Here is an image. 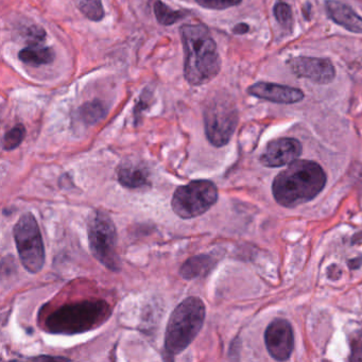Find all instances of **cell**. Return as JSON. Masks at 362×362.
I'll list each match as a JSON object with an SVG mask.
<instances>
[{"label": "cell", "instance_id": "6da1fadb", "mask_svg": "<svg viewBox=\"0 0 362 362\" xmlns=\"http://www.w3.org/2000/svg\"><path fill=\"white\" fill-rule=\"evenodd\" d=\"M181 38L185 52V78L195 86L206 84L221 68L217 45L209 28L202 24L183 25Z\"/></svg>", "mask_w": 362, "mask_h": 362}, {"label": "cell", "instance_id": "7a4b0ae2", "mask_svg": "<svg viewBox=\"0 0 362 362\" xmlns=\"http://www.w3.org/2000/svg\"><path fill=\"white\" fill-rule=\"evenodd\" d=\"M326 184L320 165L311 160H294L273 181L274 199L282 206L294 209L316 198Z\"/></svg>", "mask_w": 362, "mask_h": 362}, {"label": "cell", "instance_id": "3957f363", "mask_svg": "<svg viewBox=\"0 0 362 362\" xmlns=\"http://www.w3.org/2000/svg\"><path fill=\"white\" fill-rule=\"evenodd\" d=\"M111 316V307L105 301L86 300L63 305L45 321L48 333L77 335L103 325Z\"/></svg>", "mask_w": 362, "mask_h": 362}, {"label": "cell", "instance_id": "277c9868", "mask_svg": "<svg viewBox=\"0 0 362 362\" xmlns=\"http://www.w3.org/2000/svg\"><path fill=\"white\" fill-rule=\"evenodd\" d=\"M206 309L197 296H189L172 311L165 333V349L170 356L180 355L191 343L204 324Z\"/></svg>", "mask_w": 362, "mask_h": 362}, {"label": "cell", "instance_id": "5b68a950", "mask_svg": "<svg viewBox=\"0 0 362 362\" xmlns=\"http://www.w3.org/2000/svg\"><path fill=\"white\" fill-rule=\"evenodd\" d=\"M87 234L93 257L107 269L118 271L120 262L116 253L117 231L113 219L105 211H91L87 219Z\"/></svg>", "mask_w": 362, "mask_h": 362}, {"label": "cell", "instance_id": "8992f818", "mask_svg": "<svg viewBox=\"0 0 362 362\" xmlns=\"http://www.w3.org/2000/svg\"><path fill=\"white\" fill-rule=\"evenodd\" d=\"M13 236L22 266L30 273H38L45 264V248L38 221L31 213L20 216Z\"/></svg>", "mask_w": 362, "mask_h": 362}, {"label": "cell", "instance_id": "52a82bcc", "mask_svg": "<svg viewBox=\"0 0 362 362\" xmlns=\"http://www.w3.org/2000/svg\"><path fill=\"white\" fill-rule=\"evenodd\" d=\"M218 201V189L211 181H191L176 188L172 206L182 219H194L206 213Z\"/></svg>", "mask_w": 362, "mask_h": 362}, {"label": "cell", "instance_id": "ba28073f", "mask_svg": "<svg viewBox=\"0 0 362 362\" xmlns=\"http://www.w3.org/2000/svg\"><path fill=\"white\" fill-rule=\"evenodd\" d=\"M237 123V109L223 96L215 97L205 107V134L215 147H223L229 142Z\"/></svg>", "mask_w": 362, "mask_h": 362}, {"label": "cell", "instance_id": "9c48e42d", "mask_svg": "<svg viewBox=\"0 0 362 362\" xmlns=\"http://www.w3.org/2000/svg\"><path fill=\"white\" fill-rule=\"evenodd\" d=\"M264 341L270 355L278 361H285L294 349V331L288 321L276 319L264 333Z\"/></svg>", "mask_w": 362, "mask_h": 362}, {"label": "cell", "instance_id": "30bf717a", "mask_svg": "<svg viewBox=\"0 0 362 362\" xmlns=\"http://www.w3.org/2000/svg\"><path fill=\"white\" fill-rule=\"evenodd\" d=\"M289 66L296 76L317 84H329L335 77V67L327 59L299 56L289 61Z\"/></svg>", "mask_w": 362, "mask_h": 362}, {"label": "cell", "instance_id": "8fae6325", "mask_svg": "<svg viewBox=\"0 0 362 362\" xmlns=\"http://www.w3.org/2000/svg\"><path fill=\"white\" fill-rule=\"evenodd\" d=\"M302 146L296 138H278L267 144L260 162L264 166L276 168L292 164L301 156Z\"/></svg>", "mask_w": 362, "mask_h": 362}, {"label": "cell", "instance_id": "7c38bea8", "mask_svg": "<svg viewBox=\"0 0 362 362\" xmlns=\"http://www.w3.org/2000/svg\"><path fill=\"white\" fill-rule=\"evenodd\" d=\"M248 93L257 98L280 105H292L304 99V93L301 89L276 83H255L248 89Z\"/></svg>", "mask_w": 362, "mask_h": 362}, {"label": "cell", "instance_id": "4fadbf2b", "mask_svg": "<svg viewBox=\"0 0 362 362\" xmlns=\"http://www.w3.org/2000/svg\"><path fill=\"white\" fill-rule=\"evenodd\" d=\"M326 11L337 25L354 33H362V17L349 6L337 0H329L326 3Z\"/></svg>", "mask_w": 362, "mask_h": 362}, {"label": "cell", "instance_id": "5bb4252c", "mask_svg": "<svg viewBox=\"0 0 362 362\" xmlns=\"http://www.w3.org/2000/svg\"><path fill=\"white\" fill-rule=\"evenodd\" d=\"M117 179L120 184L127 188H140L150 184L147 168L133 163L120 165L118 167Z\"/></svg>", "mask_w": 362, "mask_h": 362}, {"label": "cell", "instance_id": "9a60e30c", "mask_svg": "<svg viewBox=\"0 0 362 362\" xmlns=\"http://www.w3.org/2000/svg\"><path fill=\"white\" fill-rule=\"evenodd\" d=\"M217 264V260L209 254H201L189 258L183 264L180 270L181 276L184 280H195V278H204Z\"/></svg>", "mask_w": 362, "mask_h": 362}, {"label": "cell", "instance_id": "2e32d148", "mask_svg": "<svg viewBox=\"0 0 362 362\" xmlns=\"http://www.w3.org/2000/svg\"><path fill=\"white\" fill-rule=\"evenodd\" d=\"M18 58L22 62L32 66L50 64L56 58V52L52 47H44L40 45H29L27 48L20 50Z\"/></svg>", "mask_w": 362, "mask_h": 362}, {"label": "cell", "instance_id": "e0dca14e", "mask_svg": "<svg viewBox=\"0 0 362 362\" xmlns=\"http://www.w3.org/2000/svg\"><path fill=\"white\" fill-rule=\"evenodd\" d=\"M107 112H109V107H107V105L99 99H95V100L89 101L81 105L77 112V116L83 125L89 127V126L96 125L105 119Z\"/></svg>", "mask_w": 362, "mask_h": 362}, {"label": "cell", "instance_id": "ac0fdd59", "mask_svg": "<svg viewBox=\"0 0 362 362\" xmlns=\"http://www.w3.org/2000/svg\"><path fill=\"white\" fill-rule=\"evenodd\" d=\"M154 14L156 20L163 26H172L179 20L184 18L187 15L186 11H176L170 9L168 6L165 5L160 0H158L154 3Z\"/></svg>", "mask_w": 362, "mask_h": 362}, {"label": "cell", "instance_id": "d6986e66", "mask_svg": "<svg viewBox=\"0 0 362 362\" xmlns=\"http://www.w3.org/2000/svg\"><path fill=\"white\" fill-rule=\"evenodd\" d=\"M79 9L85 17L93 22H99L105 17V10L101 0H81Z\"/></svg>", "mask_w": 362, "mask_h": 362}, {"label": "cell", "instance_id": "ffe728a7", "mask_svg": "<svg viewBox=\"0 0 362 362\" xmlns=\"http://www.w3.org/2000/svg\"><path fill=\"white\" fill-rule=\"evenodd\" d=\"M26 136V129L22 125H16L11 130L7 132L3 136V150L11 151L15 149L22 144V140Z\"/></svg>", "mask_w": 362, "mask_h": 362}, {"label": "cell", "instance_id": "44dd1931", "mask_svg": "<svg viewBox=\"0 0 362 362\" xmlns=\"http://www.w3.org/2000/svg\"><path fill=\"white\" fill-rule=\"evenodd\" d=\"M274 16L282 27L292 30L294 25V17H292V8L286 3L278 1L274 7Z\"/></svg>", "mask_w": 362, "mask_h": 362}, {"label": "cell", "instance_id": "7402d4cb", "mask_svg": "<svg viewBox=\"0 0 362 362\" xmlns=\"http://www.w3.org/2000/svg\"><path fill=\"white\" fill-rule=\"evenodd\" d=\"M201 7L211 10H225L239 5L243 0H196Z\"/></svg>", "mask_w": 362, "mask_h": 362}, {"label": "cell", "instance_id": "603a6c76", "mask_svg": "<svg viewBox=\"0 0 362 362\" xmlns=\"http://www.w3.org/2000/svg\"><path fill=\"white\" fill-rule=\"evenodd\" d=\"M27 40L29 45H40L46 38V32L40 26H31L27 30Z\"/></svg>", "mask_w": 362, "mask_h": 362}, {"label": "cell", "instance_id": "cb8c5ba5", "mask_svg": "<svg viewBox=\"0 0 362 362\" xmlns=\"http://www.w3.org/2000/svg\"><path fill=\"white\" fill-rule=\"evenodd\" d=\"M250 27L247 24H238L234 27L233 32L235 34H245L249 31Z\"/></svg>", "mask_w": 362, "mask_h": 362}, {"label": "cell", "instance_id": "d4e9b609", "mask_svg": "<svg viewBox=\"0 0 362 362\" xmlns=\"http://www.w3.org/2000/svg\"><path fill=\"white\" fill-rule=\"evenodd\" d=\"M31 360H68L65 357H54V356H40V357L30 358Z\"/></svg>", "mask_w": 362, "mask_h": 362}]
</instances>
